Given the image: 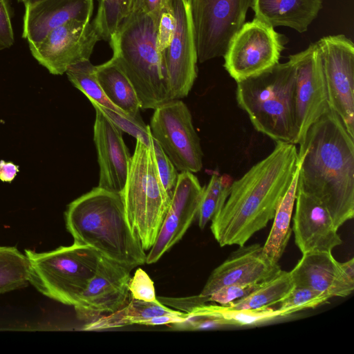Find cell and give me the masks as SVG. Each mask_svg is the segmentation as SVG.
<instances>
[{
  "mask_svg": "<svg viewBox=\"0 0 354 354\" xmlns=\"http://www.w3.org/2000/svg\"><path fill=\"white\" fill-rule=\"evenodd\" d=\"M299 145L297 190L322 203L338 230L354 216V138L329 107Z\"/></svg>",
  "mask_w": 354,
  "mask_h": 354,
  "instance_id": "6da1fadb",
  "label": "cell"
},
{
  "mask_svg": "<svg viewBox=\"0 0 354 354\" xmlns=\"http://www.w3.org/2000/svg\"><path fill=\"white\" fill-rule=\"evenodd\" d=\"M297 165L296 145L277 142L270 153L233 180L224 205L212 219L211 230L220 246L245 245L268 225Z\"/></svg>",
  "mask_w": 354,
  "mask_h": 354,
  "instance_id": "7a4b0ae2",
  "label": "cell"
},
{
  "mask_svg": "<svg viewBox=\"0 0 354 354\" xmlns=\"http://www.w3.org/2000/svg\"><path fill=\"white\" fill-rule=\"evenodd\" d=\"M65 221L74 243L88 246L131 270L146 263L145 250L127 221L120 193L93 188L68 205Z\"/></svg>",
  "mask_w": 354,
  "mask_h": 354,
  "instance_id": "3957f363",
  "label": "cell"
},
{
  "mask_svg": "<svg viewBox=\"0 0 354 354\" xmlns=\"http://www.w3.org/2000/svg\"><path fill=\"white\" fill-rule=\"evenodd\" d=\"M156 26L143 8L131 12L109 40L112 58L132 84L141 109H155L169 100Z\"/></svg>",
  "mask_w": 354,
  "mask_h": 354,
  "instance_id": "277c9868",
  "label": "cell"
},
{
  "mask_svg": "<svg viewBox=\"0 0 354 354\" xmlns=\"http://www.w3.org/2000/svg\"><path fill=\"white\" fill-rule=\"evenodd\" d=\"M295 83L290 60L236 82L237 104L258 132L276 142L295 144Z\"/></svg>",
  "mask_w": 354,
  "mask_h": 354,
  "instance_id": "5b68a950",
  "label": "cell"
},
{
  "mask_svg": "<svg viewBox=\"0 0 354 354\" xmlns=\"http://www.w3.org/2000/svg\"><path fill=\"white\" fill-rule=\"evenodd\" d=\"M127 221L145 250L154 244L171 202L158 171L153 143L136 139L120 193Z\"/></svg>",
  "mask_w": 354,
  "mask_h": 354,
  "instance_id": "8992f818",
  "label": "cell"
},
{
  "mask_svg": "<svg viewBox=\"0 0 354 354\" xmlns=\"http://www.w3.org/2000/svg\"><path fill=\"white\" fill-rule=\"evenodd\" d=\"M25 254L30 262V283L43 295L74 308L101 257L93 248L74 243L46 252L26 250Z\"/></svg>",
  "mask_w": 354,
  "mask_h": 354,
  "instance_id": "52a82bcc",
  "label": "cell"
},
{
  "mask_svg": "<svg viewBox=\"0 0 354 354\" xmlns=\"http://www.w3.org/2000/svg\"><path fill=\"white\" fill-rule=\"evenodd\" d=\"M194 30L198 61L223 57L230 42L245 24L252 0H187Z\"/></svg>",
  "mask_w": 354,
  "mask_h": 354,
  "instance_id": "ba28073f",
  "label": "cell"
},
{
  "mask_svg": "<svg viewBox=\"0 0 354 354\" xmlns=\"http://www.w3.org/2000/svg\"><path fill=\"white\" fill-rule=\"evenodd\" d=\"M151 136L177 170L196 173L203 167L200 138L187 106L171 100L154 109L149 125Z\"/></svg>",
  "mask_w": 354,
  "mask_h": 354,
  "instance_id": "9c48e42d",
  "label": "cell"
},
{
  "mask_svg": "<svg viewBox=\"0 0 354 354\" xmlns=\"http://www.w3.org/2000/svg\"><path fill=\"white\" fill-rule=\"evenodd\" d=\"M288 39L267 23L245 22L223 55V66L236 82L261 73L279 63Z\"/></svg>",
  "mask_w": 354,
  "mask_h": 354,
  "instance_id": "30bf717a",
  "label": "cell"
},
{
  "mask_svg": "<svg viewBox=\"0 0 354 354\" xmlns=\"http://www.w3.org/2000/svg\"><path fill=\"white\" fill-rule=\"evenodd\" d=\"M321 55L329 107L354 138V44L344 35L316 41Z\"/></svg>",
  "mask_w": 354,
  "mask_h": 354,
  "instance_id": "8fae6325",
  "label": "cell"
},
{
  "mask_svg": "<svg viewBox=\"0 0 354 354\" xmlns=\"http://www.w3.org/2000/svg\"><path fill=\"white\" fill-rule=\"evenodd\" d=\"M295 67V144L329 108L322 58L317 43L288 57Z\"/></svg>",
  "mask_w": 354,
  "mask_h": 354,
  "instance_id": "7c38bea8",
  "label": "cell"
},
{
  "mask_svg": "<svg viewBox=\"0 0 354 354\" xmlns=\"http://www.w3.org/2000/svg\"><path fill=\"white\" fill-rule=\"evenodd\" d=\"M101 37L91 21L73 19L57 27L39 42L29 44L32 56L53 75H62L71 65L90 60Z\"/></svg>",
  "mask_w": 354,
  "mask_h": 354,
  "instance_id": "4fadbf2b",
  "label": "cell"
},
{
  "mask_svg": "<svg viewBox=\"0 0 354 354\" xmlns=\"http://www.w3.org/2000/svg\"><path fill=\"white\" fill-rule=\"evenodd\" d=\"M176 26L172 41L162 55L169 100L186 97L197 77L198 57L187 0H172Z\"/></svg>",
  "mask_w": 354,
  "mask_h": 354,
  "instance_id": "5bb4252c",
  "label": "cell"
},
{
  "mask_svg": "<svg viewBox=\"0 0 354 354\" xmlns=\"http://www.w3.org/2000/svg\"><path fill=\"white\" fill-rule=\"evenodd\" d=\"M131 270L101 256L93 277L75 307L77 317L93 321L125 306L130 297Z\"/></svg>",
  "mask_w": 354,
  "mask_h": 354,
  "instance_id": "9a60e30c",
  "label": "cell"
},
{
  "mask_svg": "<svg viewBox=\"0 0 354 354\" xmlns=\"http://www.w3.org/2000/svg\"><path fill=\"white\" fill-rule=\"evenodd\" d=\"M204 187L194 173L180 172L173 189L169 207L146 263L157 262L184 236L197 216Z\"/></svg>",
  "mask_w": 354,
  "mask_h": 354,
  "instance_id": "2e32d148",
  "label": "cell"
},
{
  "mask_svg": "<svg viewBox=\"0 0 354 354\" xmlns=\"http://www.w3.org/2000/svg\"><path fill=\"white\" fill-rule=\"evenodd\" d=\"M280 271L278 262L272 261L260 244L243 245L212 272L199 295L208 297L225 286L262 283Z\"/></svg>",
  "mask_w": 354,
  "mask_h": 354,
  "instance_id": "e0dca14e",
  "label": "cell"
},
{
  "mask_svg": "<svg viewBox=\"0 0 354 354\" xmlns=\"http://www.w3.org/2000/svg\"><path fill=\"white\" fill-rule=\"evenodd\" d=\"M292 230L302 254L331 252L342 241L328 209L311 196L297 190Z\"/></svg>",
  "mask_w": 354,
  "mask_h": 354,
  "instance_id": "ac0fdd59",
  "label": "cell"
},
{
  "mask_svg": "<svg viewBox=\"0 0 354 354\" xmlns=\"http://www.w3.org/2000/svg\"><path fill=\"white\" fill-rule=\"evenodd\" d=\"M93 106L95 110L93 140L100 167L97 187L121 193L131 156L123 140L122 131L105 117L97 106Z\"/></svg>",
  "mask_w": 354,
  "mask_h": 354,
  "instance_id": "d6986e66",
  "label": "cell"
},
{
  "mask_svg": "<svg viewBox=\"0 0 354 354\" xmlns=\"http://www.w3.org/2000/svg\"><path fill=\"white\" fill-rule=\"evenodd\" d=\"M93 11V0H40L25 6L22 36L37 44L71 20L91 21Z\"/></svg>",
  "mask_w": 354,
  "mask_h": 354,
  "instance_id": "ffe728a7",
  "label": "cell"
},
{
  "mask_svg": "<svg viewBox=\"0 0 354 354\" xmlns=\"http://www.w3.org/2000/svg\"><path fill=\"white\" fill-rule=\"evenodd\" d=\"M290 274L295 286H306L330 298L347 297L354 290V281L344 274L331 252L303 254Z\"/></svg>",
  "mask_w": 354,
  "mask_h": 354,
  "instance_id": "44dd1931",
  "label": "cell"
},
{
  "mask_svg": "<svg viewBox=\"0 0 354 354\" xmlns=\"http://www.w3.org/2000/svg\"><path fill=\"white\" fill-rule=\"evenodd\" d=\"M257 18L273 28L286 26L303 33L317 17L322 0H252Z\"/></svg>",
  "mask_w": 354,
  "mask_h": 354,
  "instance_id": "7402d4cb",
  "label": "cell"
},
{
  "mask_svg": "<svg viewBox=\"0 0 354 354\" xmlns=\"http://www.w3.org/2000/svg\"><path fill=\"white\" fill-rule=\"evenodd\" d=\"M158 301H145L129 297L127 304L117 311L102 315L84 326V330H102L132 324L145 325L150 318L163 315L177 314Z\"/></svg>",
  "mask_w": 354,
  "mask_h": 354,
  "instance_id": "603a6c76",
  "label": "cell"
},
{
  "mask_svg": "<svg viewBox=\"0 0 354 354\" xmlns=\"http://www.w3.org/2000/svg\"><path fill=\"white\" fill-rule=\"evenodd\" d=\"M96 75L103 92L112 104L127 115H140L141 104L138 95L112 57L96 66Z\"/></svg>",
  "mask_w": 354,
  "mask_h": 354,
  "instance_id": "cb8c5ba5",
  "label": "cell"
},
{
  "mask_svg": "<svg viewBox=\"0 0 354 354\" xmlns=\"http://www.w3.org/2000/svg\"><path fill=\"white\" fill-rule=\"evenodd\" d=\"M299 168L297 160L292 182L276 209L272 226L263 246V252L275 262L282 257L292 233L290 221L296 198Z\"/></svg>",
  "mask_w": 354,
  "mask_h": 354,
  "instance_id": "d4e9b609",
  "label": "cell"
},
{
  "mask_svg": "<svg viewBox=\"0 0 354 354\" xmlns=\"http://www.w3.org/2000/svg\"><path fill=\"white\" fill-rule=\"evenodd\" d=\"M192 315L222 319L226 326H247L261 324L286 317L279 308L237 309L227 305L201 304L187 312Z\"/></svg>",
  "mask_w": 354,
  "mask_h": 354,
  "instance_id": "484cf974",
  "label": "cell"
},
{
  "mask_svg": "<svg viewBox=\"0 0 354 354\" xmlns=\"http://www.w3.org/2000/svg\"><path fill=\"white\" fill-rule=\"evenodd\" d=\"M295 284L290 272L281 270L263 282L257 290L227 306L237 309H260L280 303Z\"/></svg>",
  "mask_w": 354,
  "mask_h": 354,
  "instance_id": "4316f807",
  "label": "cell"
},
{
  "mask_svg": "<svg viewBox=\"0 0 354 354\" xmlns=\"http://www.w3.org/2000/svg\"><path fill=\"white\" fill-rule=\"evenodd\" d=\"M30 262L15 247L0 246V295L30 283Z\"/></svg>",
  "mask_w": 354,
  "mask_h": 354,
  "instance_id": "83f0119b",
  "label": "cell"
},
{
  "mask_svg": "<svg viewBox=\"0 0 354 354\" xmlns=\"http://www.w3.org/2000/svg\"><path fill=\"white\" fill-rule=\"evenodd\" d=\"M65 73L68 80L89 99L91 104H97L117 112L124 113L105 95L97 77L96 66L90 60L71 65Z\"/></svg>",
  "mask_w": 354,
  "mask_h": 354,
  "instance_id": "f1b7e54d",
  "label": "cell"
},
{
  "mask_svg": "<svg viewBox=\"0 0 354 354\" xmlns=\"http://www.w3.org/2000/svg\"><path fill=\"white\" fill-rule=\"evenodd\" d=\"M233 182L228 174H212L208 184L204 187L198 211V225L203 229L224 205Z\"/></svg>",
  "mask_w": 354,
  "mask_h": 354,
  "instance_id": "f546056e",
  "label": "cell"
},
{
  "mask_svg": "<svg viewBox=\"0 0 354 354\" xmlns=\"http://www.w3.org/2000/svg\"><path fill=\"white\" fill-rule=\"evenodd\" d=\"M92 21L102 39L109 41L122 21L131 12V0H99Z\"/></svg>",
  "mask_w": 354,
  "mask_h": 354,
  "instance_id": "4dcf8cb0",
  "label": "cell"
},
{
  "mask_svg": "<svg viewBox=\"0 0 354 354\" xmlns=\"http://www.w3.org/2000/svg\"><path fill=\"white\" fill-rule=\"evenodd\" d=\"M329 299L330 297L326 294L306 286L295 285L287 296L279 303L280 304L279 309L286 317L302 310L314 308Z\"/></svg>",
  "mask_w": 354,
  "mask_h": 354,
  "instance_id": "1f68e13d",
  "label": "cell"
},
{
  "mask_svg": "<svg viewBox=\"0 0 354 354\" xmlns=\"http://www.w3.org/2000/svg\"><path fill=\"white\" fill-rule=\"evenodd\" d=\"M93 104L97 106L102 114L122 131L129 133L136 139H140L147 146L152 145L153 137L149 125H147L144 122L140 114L137 116H131L97 104Z\"/></svg>",
  "mask_w": 354,
  "mask_h": 354,
  "instance_id": "d6a6232c",
  "label": "cell"
},
{
  "mask_svg": "<svg viewBox=\"0 0 354 354\" xmlns=\"http://www.w3.org/2000/svg\"><path fill=\"white\" fill-rule=\"evenodd\" d=\"M153 148L160 180L165 189L171 197L178 176V170L158 142L153 138Z\"/></svg>",
  "mask_w": 354,
  "mask_h": 354,
  "instance_id": "836d02e7",
  "label": "cell"
},
{
  "mask_svg": "<svg viewBox=\"0 0 354 354\" xmlns=\"http://www.w3.org/2000/svg\"><path fill=\"white\" fill-rule=\"evenodd\" d=\"M265 282V281H264ZM235 283L223 286L207 297L208 302L212 301L220 305H228L232 301L241 299L257 290L262 283Z\"/></svg>",
  "mask_w": 354,
  "mask_h": 354,
  "instance_id": "e575fe53",
  "label": "cell"
},
{
  "mask_svg": "<svg viewBox=\"0 0 354 354\" xmlns=\"http://www.w3.org/2000/svg\"><path fill=\"white\" fill-rule=\"evenodd\" d=\"M129 290L132 298L145 301L157 299L153 281L141 268H138L131 277Z\"/></svg>",
  "mask_w": 354,
  "mask_h": 354,
  "instance_id": "d590c367",
  "label": "cell"
},
{
  "mask_svg": "<svg viewBox=\"0 0 354 354\" xmlns=\"http://www.w3.org/2000/svg\"><path fill=\"white\" fill-rule=\"evenodd\" d=\"M14 42L10 6L7 0H0V50L11 47Z\"/></svg>",
  "mask_w": 354,
  "mask_h": 354,
  "instance_id": "8d00e7d4",
  "label": "cell"
},
{
  "mask_svg": "<svg viewBox=\"0 0 354 354\" xmlns=\"http://www.w3.org/2000/svg\"><path fill=\"white\" fill-rule=\"evenodd\" d=\"M162 304H167L177 309L190 311L194 307L208 302L207 297H201L200 295L185 298H161L158 300Z\"/></svg>",
  "mask_w": 354,
  "mask_h": 354,
  "instance_id": "74e56055",
  "label": "cell"
},
{
  "mask_svg": "<svg viewBox=\"0 0 354 354\" xmlns=\"http://www.w3.org/2000/svg\"><path fill=\"white\" fill-rule=\"evenodd\" d=\"M19 166L12 162L0 160V180L11 183L19 172Z\"/></svg>",
  "mask_w": 354,
  "mask_h": 354,
  "instance_id": "f35d334b",
  "label": "cell"
},
{
  "mask_svg": "<svg viewBox=\"0 0 354 354\" xmlns=\"http://www.w3.org/2000/svg\"><path fill=\"white\" fill-rule=\"evenodd\" d=\"M163 0H144L143 9L157 26Z\"/></svg>",
  "mask_w": 354,
  "mask_h": 354,
  "instance_id": "ab89813d",
  "label": "cell"
},
{
  "mask_svg": "<svg viewBox=\"0 0 354 354\" xmlns=\"http://www.w3.org/2000/svg\"><path fill=\"white\" fill-rule=\"evenodd\" d=\"M340 267L344 274L354 281V259L351 258L346 262L340 263Z\"/></svg>",
  "mask_w": 354,
  "mask_h": 354,
  "instance_id": "60d3db41",
  "label": "cell"
},
{
  "mask_svg": "<svg viewBox=\"0 0 354 354\" xmlns=\"http://www.w3.org/2000/svg\"><path fill=\"white\" fill-rule=\"evenodd\" d=\"M144 0H131V12L143 8Z\"/></svg>",
  "mask_w": 354,
  "mask_h": 354,
  "instance_id": "b9f144b4",
  "label": "cell"
},
{
  "mask_svg": "<svg viewBox=\"0 0 354 354\" xmlns=\"http://www.w3.org/2000/svg\"><path fill=\"white\" fill-rule=\"evenodd\" d=\"M39 1H40V0H25L24 3L26 6L33 4Z\"/></svg>",
  "mask_w": 354,
  "mask_h": 354,
  "instance_id": "7bdbcfd3",
  "label": "cell"
},
{
  "mask_svg": "<svg viewBox=\"0 0 354 354\" xmlns=\"http://www.w3.org/2000/svg\"><path fill=\"white\" fill-rule=\"evenodd\" d=\"M18 1H22V2H24V1H25V0H18Z\"/></svg>",
  "mask_w": 354,
  "mask_h": 354,
  "instance_id": "ee69618b",
  "label": "cell"
}]
</instances>
